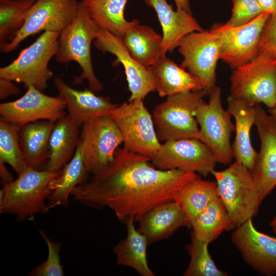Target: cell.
Segmentation results:
<instances>
[{
  "instance_id": "6da1fadb",
  "label": "cell",
  "mask_w": 276,
  "mask_h": 276,
  "mask_svg": "<svg viewBox=\"0 0 276 276\" xmlns=\"http://www.w3.org/2000/svg\"><path fill=\"white\" fill-rule=\"evenodd\" d=\"M197 176L195 172L158 169L151 158L120 148L106 168L76 187L71 195L91 208H108L121 221L132 217L139 221L155 206L174 200L178 191Z\"/></svg>"
},
{
  "instance_id": "7a4b0ae2",
  "label": "cell",
  "mask_w": 276,
  "mask_h": 276,
  "mask_svg": "<svg viewBox=\"0 0 276 276\" xmlns=\"http://www.w3.org/2000/svg\"><path fill=\"white\" fill-rule=\"evenodd\" d=\"M60 172L27 167L16 179L2 185L0 213L14 215L18 221L47 213L50 209L46 200L52 193L51 183Z\"/></svg>"
},
{
  "instance_id": "3957f363",
  "label": "cell",
  "mask_w": 276,
  "mask_h": 276,
  "mask_svg": "<svg viewBox=\"0 0 276 276\" xmlns=\"http://www.w3.org/2000/svg\"><path fill=\"white\" fill-rule=\"evenodd\" d=\"M99 27L92 19L83 2H79L77 13L72 21L60 33L58 39L56 61L67 64L76 62L82 70L74 83L81 84L86 79L88 89L94 92L101 91L103 84L96 76L90 54V46L97 37Z\"/></svg>"
},
{
  "instance_id": "277c9868",
  "label": "cell",
  "mask_w": 276,
  "mask_h": 276,
  "mask_svg": "<svg viewBox=\"0 0 276 276\" xmlns=\"http://www.w3.org/2000/svg\"><path fill=\"white\" fill-rule=\"evenodd\" d=\"M211 174L219 197L237 226L256 215L262 201L251 170L236 160L225 170H214Z\"/></svg>"
},
{
  "instance_id": "5b68a950",
  "label": "cell",
  "mask_w": 276,
  "mask_h": 276,
  "mask_svg": "<svg viewBox=\"0 0 276 276\" xmlns=\"http://www.w3.org/2000/svg\"><path fill=\"white\" fill-rule=\"evenodd\" d=\"M232 97L255 106L276 104V57L260 52L252 59L234 68L230 77Z\"/></svg>"
},
{
  "instance_id": "8992f818",
  "label": "cell",
  "mask_w": 276,
  "mask_h": 276,
  "mask_svg": "<svg viewBox=\"0 0 276 276\" xmlns=\"http://www.w3.org/2000/svg\"><path fill=\"white\" fill-rule=\"evenodd\" d=\"M207 94L204 90L167 96L153 111V120L160 142L197 138L199 133L195 111Z\"/></svg>"
},
{
  "instance_id": "52a82bcc",
  "label": "cell",
  "mask_w": 276,
  "mask_h": 276,
  "mask_svg": "<svg viewBox=\"0 0 276 276\" xmlns=\"http://www.w3.org/2000/svg\"><path fill=\"white\" fill-rule=\"evenodd\" d=\"M60 33L44 32L11 63L0 68V77L44 90L53 76L48 64L56 54Z\"/></svg>"
},
{
  "instance_id": "ba28073f",
  "label": "cell",
  "mask_w": 276,
  "mask_h": 276,
  "mask_svg": "<svg viewBox=\"0 0 276 276\" xmlns=\"http://www.w3.org/2000/svg\"><path fill=\"white\" fill-rule=\"evenodd\" d=\"M209 96V102L203 101L195 111L200 126L198 139L212 150L218 163L227 165L234 157L230 139L235 126L230 112L222 107L221 88L216 86Z\"/></svg>"
},
{
  "instance_id": "9c48e42d",
  "label": "cell",
  "mask_w": 276,
  "mask_h": 276,
  "mask_svg": "<svg viewBox=\"0 0 276 276\" xmlns=\"http://www.w3.org/2000/svg\"><path fill=\"white\" fill-rule=\"evenodd\" d=\"M120 129L126 150L152 158L160 148L153 117L143 100L125 102L110 114Z\"/></svg>"
},
{
  "instance_id": "30bf717a",
  "label": "cell",
  "mask_w": 276,
  "mask_h": 276,
  "mask_svg": "<svg viewBox=\"0 0 276 276\" xmlns=\"http://www.w3.org/2000/svg\"><path fill=\"white\" fill-rule=\"evenodd\" d=\"M122 133L110 115L98 117L82 125L78 147L87 172L95 175L114 159Z\"/></svg>"
},
{
  "instance_id": "8fae6325",
  "label": "cell",
  "mask_w": 276,
  "mask_h": 276,
  "mask_svg": "<svg viewBox=\"0 0 276 276\" xmlns=\"http://www.w3.org/2000/svg\"><path fill=\"white\" fill-rule=\"evenodd\" d=\"M177 48L183 57L180 66L200 80L209 96L216 86V70L220 55L218 37L210 30L193 32L183 37Z\"/></svg>"
},
{
  "instance_id": "7c38bea8",
  "label": "cell",
  "mask_w": 276,
  "mask_h": 276,
  "mask_svg": "<svg viewBox=\"0 0 276 276\" xmlns=\"http://www.w3.org/2000/svg\"><path fill=\"white\" fill-rule=\"evenodd\" d=\"M151 161L160 170L195 172L204 177L211 174L218 163L212 150L197 138L166 141Z\"/></svg>"
},
{
  "instance_id": "4fadbf2b",
  "label": "cell",
  "mask_w": 276,
  "mask_h": 276,
  "mask_svg": "<svg viewBox=\"0 0 276 276\" xmlns=\"http://www.w3.org/2000/svg\"><path fill=\"white\" fill-rule=\"evenodd\" d=\"M77 0H36L28 11L24 24L13 39L0 46L8 53L21 41L41 31L61 32L73 20L77 11Z\"/></svg>"
},
{
  "instance_id": "5bb4252c",
  "label": "cell",
  "mask_w": 276,
  "mask_h": 276,
  "mask_svg": "<svg viewBox=\"0 0 276 276\" xmlns=\"http://www.w3.org/2000/svg\"><path fill=\"white\" fill-rule=\"evenodd\" d=\"M271 15L263 12L249 22L236 27L216 24L210 31L220 42V59L235 68L255 58L264 26Z\"/></svg>"
},
{
  "instance_id": "9a60e30c",
  "label": "cell",
  "mask_w": 276,
  "mask_h": 276,
  "mask_svg": "<svg viewBox=\"0 0 276 276\" xmlns=\"http://www.w3.org/2000/svg\"><path fill=\"white\" fill-rule=\"evenodd\" d=\"M20 98L0 104L1 120L19 127L39 120L55 123L66 116V103L59 96L51 97L32 85Z\"/></svg>"
},
{
  "instance_id": "2e32d148",
  "label": "cell",
  "mask_w": 276,
  "mask_h": 276,
  "mask_svg": "<svg viewBox=\"0 0 276 276\" xmlns=\"http://www.w3.org/2000/svg\"><path fill=\"white\" fill-rule=\"evenodd\" d=\"M93 43L100 51L116 57L113 64L121 63L123 66L131 93L129 101L143 100L148 94L156 90V82L151 72L131 56L120 38L99 28Z\"/></svg>"
},
{
  "instance_id": "e0dca14e",
  "label": "cell",
  "mask_w": 276,
  "mask_h": 276,
  "mask_svg": "<svg viewBox=\"0 0 276 276\" xmlns=\"http://www.w3.org/2000/svg\"><path fill=\"white\" fill-rule=\"evenodd\" d=\"M231 240L256 271L266 276L276 274V238L258 231L249 219L237 226Z\"/></svg>"
},
{
  "instance_id": "ac0fdd59",
  "label": "cell",
  "mask_w": 276,
  "mask_h": 276,
  "mask_svg": "<svg viewBox=\"0 0 276 276\" xmlns=\"http://www.w3.org/2000/svg\"><path fill=\"white\" fill-rule=\"evenodd\" d=\"M255 108L261 145L252 172L262 201L276 186V123L259 104Z\"/></svg>"
},
{
  "instance_id": "d6986e66",
  "label": "cell",
  "mask_w": 276,
  "mask_h": 276,
  "mask_svg": "<svg viewBox=\"0 0 276 276\" xmlns=\"http://www.w3.org/2000/svg\"><path fill=\"white\" fill-rule=\"evenodd\" d=\"M144 1L155 10L162 28V55L177 48L187 35L203 30L192 13L181 8L175 11L166 0Z\"/></svg>"
},
{
  "instance_id": "ffe728a7",
  "label": "cell",
  "mask_w": 276,
  "mask_h": 276,
  "mask_svg": "<svg viewBox=\"0 0 276 276\" xmlns=\"http://www.w3.org/2000/svg\"><path fill=\"white\" fill-rule=\"evenodd\" d=\"M54 84L65 102L68 114L81 124L98 117L110 115L118 105L109 97L96 95L89 89L78 90L70 87L60 76L54 78Z\"/></svg>"
},
{
  "instance_id": "44dd1931",
  "label": "cell",
  "mask_w": 276,
  "mask_h": 276,
  "mask_svg": "<svg viewBox=\"0 0 276 276\" xmlns=\"http://www.w3.org/2000/svg\"><path fill=\"white\" fill-rule=\"evenodd\" d=\"M139 222L137 229L145 236L149 244L168 238L181 227L191 226L187 215L175 200L155 206Z\"/></svg>"
},
{
  "instance_id": "7402d4cb",
  "label": "cell",
  "mask_w": 276,
  "mask_h": 276,
  "mask_svg": "<svg viewBox=\"0 0 276 276\" xmlns=\"http://www.w3.org/2000/svg\"><path fill=\"white\" fill-rule=\"evenodd\" d=\"M227 108L235 121V137L232 144L234 157L251 171L254 169L258 153L250 141V130L255 125V106L229 95Z\"/></svg>"
},
{
  "instance_id": "603a6c76",
  "label": "cell",
  "mask_w": 276,
  "mask_h": 276,
  "mask_svg": "<svg viewBox=\"0 0 276 276\" xmlns=\"http://www.w3.org/2000/svg\"><path fill=\"white\" fill-rule=\"evenodd\" d=\"M82 125L68 114L55 123L45 170L59 171L72 159L79 144Z\"/></svg>"
},
{
  "instance_id": "cb8c5ba5",
  "label": "cell",
  "mask_w": 276,
  "mask_h": 276,
  "mask_svg": "<svg viewBox=\"0 0 276 276\" xmlns=\"http://www.w3.org/2000/svg\"><path fill=\"white\" fill-rule=\"evenodd\" d=\"M154 78L156 90L161 97L186 92L203 90L199 79L178 66L166 55L148 68Z\"/></svg>"
},
{
  "instance_id": "d4e9b609",
  "label": "cell",
  "mask_w": 276,
  "mask_h": 276,
  "mask_svg": "<svg viewBox=\"0 0 276 276\" xmlns=\"http://www.w3.org/2000/svg\"><path fill=\"white\" fill-rule=\"evenodd\" d=\"M54 122L39 120L19 128L20 143L27 167L44 170L49 156V142Z\"/></svg>"
},
{
  "instance_id": "484cf974",
  "label": "cell",
  "mask_w": 276,
  "mask_h": 276,
  "mask_svg": "<svg viewBox=\"0 0 276 276\" xmlns=\"http://www.w3.org/2000/svg\"><path fill=\"white\" fill-rule=\"evenodd\" d=\"M135 221L132 217L126 219L127 236L113 247L117 264L130 267L142 276H154L147 260V239L135 228Z\"/></svg>"
},
{
  "instance_id": "4316f807",
  "label": "cell",
  "mask_w": 276,
  "mask_h": 276,
  "mask_svg": "<svg viewBox=\"0 0 276 276\" xmlns=\"http://www.w3.org/2000/svg\"><path fill=\"white\" fill-rule=\"evenodd\" d=\"M128 0H83L90 16L101 29L121 38L139 24L136 19L128 21L124 10Z\"/></svg>"
},
{
  "instance_id": "83f0119b",
  "label": "cell",
  "mask_w": 276,
  "mask_h": 276,
  "mask_svg": "<svg viewBox=\"0 0 276 276\" xmlns=\"http://www.w3.org/2000/svg\"><path fill=\"white\" fill-rule=\"evenodd\" d=\"M89 175L78 146L72 159L51 182L52 193L47 202L50 210L58 206H66L73 189L87 181Z\"/></svg>"
},
{
  "instance_id": "f1b7e54d",
  "label": "cell",
  "mask_w": 276,
  "mask_h": 276,
  "mask_svg": "<svg viewBox=\"0 0 276 276\" xmlns=\"http://www.w3.org/2000/svg\"><path fill=\"white\" fill-rule=\"evenodd\" d=\"M121 39L131 56L146 68L162 56V36L150 26L138 24Z\"/></svg>"
},
{
  "instance_id": "f546056e",
  "label": "cell",
  "mask_w": 276,
  "mask_h": 276,
  "mask_svg": "<svg viewBox=\"0 0 276 276\" xmlns=\"http://www.w3.org/2000/svg\"><path fill=\"white\" fill-rule=\"evenodd\" d=\"M193 236L208 243L223 232L237 226L229 215L219 197L213 200L192 221Z\"/></svg>"
},
{
  "instance_id": "4dcf8cb0",
  "label": "cell",
  "mask_w": 276,
  "mask_h": 276,
  "mask_svg": "<svg viewBox=\"0 0 276 276\" xmlns=\"http://www.w3.org/2000/svg\"><path fill=\"white\" fill-rule=\"evenodd\" d=\"M219 197L216 182L202 179L198 175L177 193L174 200L191 221L214 199Z\"/></svg>"
},
{
  "instance_id": "1f68e13d",
  "label": "cell",
  "mask_w": 276,
  "mask_h": 276,
  "mask_svg": "<svg viewBox=\"0 0 276 276\" xmlns=\"http://www.w3.org/2000/svg\"><path fill=\"white\" fill-rule=\"evenodd\" d=\"M36 0H0V46L12 41Z\"/></svg>"
},
{
  "instance_id": "d6a6232c",
  "label": "cell",
  "mask_w": 276,
  "mask_h": 276,
  "mask_svg": "<svg viewBox=\"0 0 276 276\" xmlns=\"http://www.w3.org/2000/svg\"><path fill=\"white\" fill-rule=\"evenodd\" d=\"M16 125L0 120V162L10 165L18 175L27 167Z\"/></svg>"
},
{
  "instance_id": "836d02e7",
  "label": "cell",
  "mask_w": 276,
  "mask_h": 276,
  "mask_svg": "<svg viewBox=\"0 0 276 276\" xmlns=\"http://www.w3.org/2000/svg\"><path fill=\"white\" fill-rule=\"evenodd\" d=\"M208 243L192 235L188 246L190 261L185 276H226L227 273L217 268L208 250Z\"/></svg>"
},
{
  "instance_id": "e575fe53",
  "label": "cell",
  "mask_w": 276,
  "mask_h": 276,
  "mask_svg": "<svg viewBox=\"0 0 276 276\" xmlns=\"http://www.w3.org/2000/svg\"><path fill=\"white\" fill-rule=\"evenodd\" d=\"M39 232L47 245L48 256L41 264L34 267L30 273L31 276L64 275L63 265L61 264L60 250L61 243L51 239L42 230Z\"/></svg>"
},
{
  "instance_id": "d590c367",
  "label": "cell",
  "mask_w": 276,
  "mask_h": 276,
  "mask_svg": "<svg viewBox=\"0 0 276 276\" xmlns=\"http://www.w3.org/2000/svg\"><path fill=\"white\" fill-rule=\"evenodd\" d=\"M233 8L229 19L224 26L236 27L245 25L263 12L256 0H232Z\"/></svg>"
},
{
  "instance_id": "8d00e7d4",
  "label": "cell",
  "mask_w": 276,
  "mask_h": 276,
  "mask_svg": "<svg viewBox=\"0 0 276 276\" xmlns=\"http://www.w3.org/2000/svg\"><path fill=\"white\" fill-rule=\"evenodd\" d=\"M259 52L276 57V14L271 15L264 26L259 43Z\"/></svg>"
},
{
  "instance_id": "74e56055",
  "label": "cell",
  "mask_w": 276,
  "mask_h": 276,
  "mask_svg": "<svg viewBox=\"0 0 276 276\" xmlns=\"http://www.w3.org/2000/svg\"><path fill=\"white\" fill-rule=\"evenodd\" d=\"M13 81L0 77V99H4L9 96L17 95L20 93V89L13 83Z\"/></svg>"
},
{
  "instance_id": "f35d334b",
  "label": "cell",
  "mask_w": 276,
  "mask_h": 276,
  "mask_svg": "<svg viewBox=\"0 0 276 276\" xmlns=\"http://www.w3.org/2000/svg\"><path fill=\"white\" fill-rule=\"evenodd\" d=\"M263 12L276 14V0H256Z\"/></svg>"
},
{
  "instance_id": "ab89813d",
  "label": "cell",
  "mask_w": 276,
  "mask_h": 276,
  "mask_svg": "<svg viewBox=\"0 0 276 276\" xmlns=\"http://www.w3.org/2000/svg\"><path fill=\"white\" fill-rule=\"evenodd\" d=\"M0 177L3 184L8 183L14 180V177L7 169L5 163L0 162Z\"/></svg>"
},
{
  "instance_id": "60d3db41",
  "label": "cell",
  "mask_w": 276,
  "mask_h": 276,
  "mask_svg": "<svg viewBox=\"0 0 276 276\" xmlns=\"http://www.w3.org/2000/svg\"><path fill=\"white\" fill-rule=\"evenodd\" d=\"M175 3L176 8H181L191 13L189 0H173Z\"/></svg>"
},
{
  "instance_id": "b9f144b4",
  "label": "cell",
  "mask_w": 276,
  "mask_h": 276,
  "mask_svg": "<svg viewBox=\"0 0 276 276\" xmlns=\"http://www.w3.org/2000/svg\"><path fill=\"white\" fill-rule=\"evenodd\" d=\"M268 111L269 114L272 117L276 123V104L273 107L268 108Z\"/></svg>"
},
{
  "instance_id": "7bdbcfd3",
  "label": "cell",
  "mask_w": 276,
  "mask_h": 276,
  "mask_svg": "<svg viewBox=\"0 0 276 276\" xmlns=\"http://www.w3.org/2000/svg\"><path fill=\"white\" fill-rule=\"evenodd\" d=\"M270 226L272 231L276 235V214L271 221Z\"/></svg>"
},
{
  "instance_id": "ee69618b",
  "label": "cell",
  "mask_w": 276,
  "mask_h": 276,
  "mask_svg": "<svg viewBox=\"0 0 276 276\" xmlns=\"http://www.w3.org/2000/svg\"><path fill=\"white\" fill-rule=\"evenodd\" d=\"M14 1H20V0H14Z\"/></svg>"
}]
</instances>
